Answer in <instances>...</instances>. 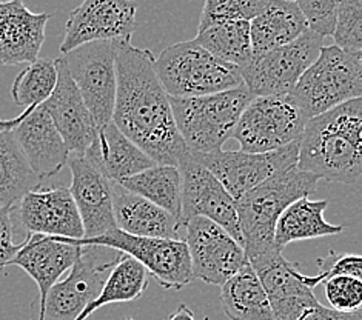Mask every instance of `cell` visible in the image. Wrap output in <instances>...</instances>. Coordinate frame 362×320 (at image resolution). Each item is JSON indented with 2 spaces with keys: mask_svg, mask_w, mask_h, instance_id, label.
Here are the masks:
<instances>
[{
  "mask_svg": "<svg viewBox=\"0 0 362 320\" xmlns=\"http://www.w3.org/2000/svg\"><path fill=\"white\" fill-rule=\"evenodd\" d=\"M116 100L113 122L156 165L177 167L187 146L180 137L170 96L154 70L150 49L132 39L117 40Z\"/></svg>",
  "mask_w": 362,
  "mask_h": 320,
  "instance_id": "6da1fadb",
  "label": "cell"
},
{
  "mask_svg": "<svg viewBox=\"0 0 362 320\" xmlns=\"http://www.w3.org/2000/svg\"><path fill=\"white\" fill-rule=\"evenodd\" d=\"M298 168L319 180L359 186L362 179V99L344 102L307 120Z\"/></svg>",
  "mask_w": 362,
  "mask_h": 320,
  "instance_id": "7a4b0ae2",
  "label": "cell"
},
{
  "mask_svg": "<svg viewBox=\"0 0 362 320\" xmlns=\"http://www.w3.org/2000/svg\"><path fill=\"white\" fill-rule=\"evenodd\" d=\"M319 179L298 165L276 172L236 201V211L247 261L276 249L274 228L281 214L303 197L316 191Z\"/></svg>",
  "mask_w": 362,
  "mask_h": 320,
  "instance_id": "3957f363",
  "label": "cell"
},
{
  "mask_svg": "<svg viewBox=\"0 0 362 320\" xmlns=\"http://www.w3.org/2000/svg\"><path fill=\"white\" fill-rule=\"evenodd\" d=\"M244 85L201 97H170L177 131L189 153L221 151L252 100Z\"/></svg>",
  "mask_w": 362,
  "mask_h": 320,
  "instance_id": "277c9868",
  "label": "cell"
},
{
  "mask_svg": "<svg viewBox=\"0 0 362 320\" xmlns=\"http://www.w3.org/2000/svg\"><path fill=\"white\" fill-rule=\"evenodd\" d=\"M154 70L170 97L188 99L244 85L240 68L214 57L194 40L170 45L154 59Z\"/></svg>",
  "mask_w": 362,
  "mask_h": 320,
  "instance_id": "5b68a950",
  "label": "cell"
},
{
  "mask_svg": "<svg viewBox=\"0 0 362 320\" xmlns=\"http://www.w3.org/2000/svg\"><path fill=\"white\" fill-rule=\"evenodd\" d=\"M308 119L362 96V53L322 47L290 93Z\"/></svg>",
  "mask_w": 362,
  "mask_h": 320,
  "instance_id": "8992f818",
  "label": "cell"
},
{
  "mask_svg": "<svg viewBox=\"0 0 362 320\" xmlns=\"http://www.w3.org/2000/svg\"><path fill=\"white\" fill-rule=\"evenodd\" d=\"M307 120L291 94L253 97L231 137L244 153H272L299 142Z\"/></svg>",
  "mask_w": 362,
  "mask_h": 320,
  "instance_id": "52a82bcc",
  "label": "cell"
},
{
  "mask_svg": "<svg viewBox=\"0 0 362 320\" xmlns=\"http://www.w3.org/2000/svg\"><path fill=\"white\" fill-rule=\"evenodd\" d=\"M81 256L65 279L56 282L47 294L36 320H76L99 296L113 266L124 253L108 247H81Z\"/></svg>",
  "mask_w": 362,
  "mask_h": 320,
  "instance_id": "ba28073f",
  "label": "cell"
},
{
  "mask_svg": "<svg viewBox=\"0 0 362 320\" xmlns=\"http://www.w3.org/2000/svg\"><path fill=\"white\" fill-rule=\"evenodd\" d=\"M60 239L76 247L99 245L120 251L139 262L165 290H180L194 280L187 245L180 239L133 236L117 228L93 239Z\"/></svg>",
  "mask_w": 362,
  "mask_h": 320,
  "instance_id": "9c48e42d",
  "label": "cell"
},
{
  "mask_svg": "<svg viewBox=\"0 0 362 320\" xmlns=\"http://www.w3.org/2000/svg\"><path fill=\"white\" fill-rule=\"evenodd\" d=\"M322 47L324 37L308 28L296 40L256 56L240 68L243 83L252 97L290 94Z\"/></svg>",
  "mask_w": 362,
  "mask_h": 320,
  "instance_id": "30bf717a",
  "label": "cell"
},
{
  "mask_svg": "<svg viewBox=\"0 0 362 320\" xmlns=\"http://www.w3.org/2000/svg\"><path fill=\"white\" fill-rule=\"evenodd\" d=\"M62 57L94 124L98 128L110 124L117 86V40L85 43Z\"/></svg>",
  "mask_w": 362,
  "mask_h": 320,
  "instance_id": "8fae6325",
  "label": "cell"
},
{
  "mask_svg": "<svg viewBox=\"0 0 362 320\" xmlns=\"http://www.w3.org/2000/svg\"><path fill=\"white\" fill-rule=\"evenodd\" d=\"M177 168L180 171V219L184 227L192 218H205L218 223L243 245L236 201L221 182L188 150L180 155Z\"/></svg>",
  "mask_w": 362,
  "mask_h": 320,
  "instance_id": "7c38bea8",
  "label": "cell"
},
{
  "mask_svg": "<svg viewBox=\"0 0 362 320\" xmlns=\"http://www.w3.org/2000/svg\"><path fill=\"white\" fill-rule=\"evenodd\" d=\"M298 151L299 142L261 154L244 153L240 150L192 154L221 182L230 196L238 201L276 172L298 165Z\"/></svg>",
  "mask_w": 362,
  "mask_h": 320,
  "instance_id": "4fadbf2b",
  "label": "cell"
},
{
  "mask_svg": "<svg viewBox=\"0 0 362 320\" xmlns=\"http://www.w3.org/2000/svg\"><path fill=\"white\" fill-rule=\"evenodd\" d=\"M248 263L262 283L274 320H298L308 308L319 302L313 294V288L324 282L322 275L300 273L299 266L288 262L282 251L274 249Z\"/></svg>",
  "mask_w": 362,
  "mask_h": 320,
  "instance_id": "5bb4252c",
  "label": "cell"
},
{
  "mask_svg": "<svg viewBox=\"0 0 362 320\" xmlns=\"http://www.w3.org/2000/svg\"><path fill=\"white\" fill-rule=\"evenodd\" d=\"M185 228L184 242L193 279L222 285L248 262L244 247L218 223L205 218H192L185 222Z\"/></svg>",
  "mask_w": 362,
  "mask_h": 320,
  "instance_id": "9a60e30c",
  "label": "cell"
},
{
  "mask_svg": "<svg viewBox=\"0 0 362 320\" xmlns=\"http://www.w3.org/2000/svg\"><path fill=\"white\" fill-rule=\"evenodd\" d=\"M134 0H83L70 13L60 53L85 43L128 39L137 28Z\"/></svg>",
  "mask_w": 362,
  "mask_h": 320,
  "instance_id": "2e32d148",
  "label": "cell"
},
{
  "mask_svg": "<svg viewBox=\"0 0 362 320\" xmlns=\"http://www.w3.org/2000/svg\"><path fill=\"white\" fill-rule=\"evenodd\" d=\"M17 215L28 235L83 239L81 215L66 186L31 189L19 201Z\"/></svg>",
  "mask_w": 362,
  "mask_h": 320,
  "instance_id": "e0dca14e",
  "label": "cell"
},
{
  "mask_svg": "<svg viewBox=\"0 0 362 320\" xmlns=\"http://www.w3.org/2000/svg\"><path fill=\"white\" fill-rule=\"evenodd\" d=\"M71 171L70 193L83 225V239L99 237L116 228L113 201L115 184L85 158L68 159Z\"/></svg>",
  "mask_w": 362,
  "mask_h": 320,
  "instance_id": "ac0fdd59",
  "label": "cell"
},
{
  "mask_svg": "<svg viewBox=\"0 0 362 320\" xmlns=\"http://www.w3.org/2000/svg\"><path fill=\"white\" fill-rule=\"evenodd\" d=\"M54 62L57 68V83L42 107L53 120L70 154L83 155L96 137L98 126L71 79L64 57L54 59Z\"/></svg>",
  "mask_w": 362,
  "mask_h": 320,
  "instance_id": "d6986e66",
  "label": "cell"
},
{
  "mask_svg": "<svg viewBox=\"0 0 362 320\" xmlns=\"http://www.w3.org/2000/svg\"><path fill=\"white\" fill-rule=\"evenodd\" d=\"M11 133L25 160L40 182L57 174L70 159L62 136L42 105L30 107Z\"/></svg>",
  "mask_w": 362,
  "mask_h": 320,
  "instance_id": "ffe728a7",
  "label": "cell"
},
{
  "mask_svg": "<svg viewBox=\"0 0 362 320\" xmlns=\"http://www.w3.org/2000/svg\"><path fill=\"white\" fill-rule=\"evenodd\" d=\"M49 13H33L23 0L0 2V65L33 64L45 42Z\"/></svg>",
  "mask_w": 362,
  "mask_h": 320,
  "instance_id": "44dd1931",
  "label": "cell"
},
{
  "mask_svg": "<svg viewBox=\"0 0 362 320\" xmlns=\"http://www.w3.org/2000/svg\"><path fill=\"white\" fill-rule=\"evenodd\" d=\"M81 247L68 244L54 236L28 235L23 240L22 248L10 262V266L22 268L36 282L39 288L37 311L44 307L51 287L71 270L77 257L81 256Z\"/></svg>",
  "mask_w": 362,
  "mask_h": 320,
  "instance_id": "7402d4cb",
  "label": "cell"
},
{
  "mask_svg": "<svg viewBox=\"0 0 362 320\" xmlns=\"http://www.w3.org/2000/svg\"><path fill=\"white\" fill-rule=\"evenodd\" d=\"M83 155L115 185L156 165L113 122L98 128L96 137Z\"/></svg>",
  "mask_w": 362,
  "mask_h": 320,
  "instance_id": "603a6c76",
  "label": "cell"
},
{
  "mask_svg": "<svg viewBox=\"0 0 362 320\" xmlns=\"http://www.w3.org/2000/svg\"><path fill=\"white\" fill-rule=\"evenodd\" d=\"M308 30L304 14L296 2L290 0H264V6L250 20L253 57L296 40Z\"/></svg>",
  "mask_w": 362,
  "mask_h": 320,
  "instance_id": "cb8c5ba5",
  "label": "cell"
},
{
  "mask_svg": "<svg viewBox=\"0 0 362 320\" xmlns=\"http://www.w3.org/2000/svg\"><path fill=\"white\" fill-rule=\"evenodd\" d=\"M113 213L116 228L133 236L179 239V230L182 228V223L170 213L120 186L119 191L115 188Z\"/></svg>",
  "mask_w": 362,
  "mask_h": 320,
  "instance_id": "d4e9b609",
  "label": "cell"
},
{
  "mask_svg": "<svg viewBox=\"0 0 362 320\" xmlns=\"http://www.w3.org/2000/svg\"><path fill=\"white\" fill-rule=\"evenodd\" d=\"M327 206H329V201H324V198L312 201L308 197H303L293 202L276 223L273 237L276 249L282 251L293 242L341 235L344 227L325 220L324 213Z\"/></svg>",
  "mask_w": 362,
  "mask_h": 320,
  "instance_id": "484cf974",
  "label": "cell"
},
{
  "mask_svg": "<svg viewBox=\"0 0 362 320\" xmlns=\"http://www.w3.org/2000/svg\"><path fill=\"white\" fill-rule=\"evenodd\" d=\"M221 288L223 314L230 320H274L270 300L248 262Z\"/></svg>",
  "mask_w": 362,
  "mask_h": 320,
  "instance_id": "4316f807",
  "label": "cell"
},
{
  "mask_svg": "<svg viewBox=\"0 0 362 320\" xmlns=\"http://www.w3.org/2000/svg\"><path fill=\"white\" fill-rule=\"evenodd\" d=\"M125 191L141 196L165 210L180 223V171L173 165H153L117 184ZM184 227V225H182Z\"/></svg>",
  "mask_w": 362,
  "mask_h": 320,
  "instance_id": "83f0119b",
  "label": "cell"
},
{
  "mask_svg": "<svg viewBox=\"0 0 362 320\" xmlns=\"http://www.w3.org/2000/svg\"><path fill=\"white\" fill-rule=\"evenodd\" d=\"M150 274L130 256L124 254L113 266L99 296L85 308L76 320H87L94 311L110 304H122L139 299L148 287Z\"/></svg>",
  "mask_w": 362,
  "mask_h": 320,
  "instance_id": "f1b7e54d",
  "label": "cell"
},
{
  "mask_svg": "<svg viewBox=\"0 0 362 320\" xmlns=\"http://www.w3.org/2000/svg\"><path fill=\"white\" fill-rule=\"evenodd\" d=\"M11 131L0 133V210L14 206L28 191L40 186Z\"/></svg>",
  "mask_w": 362,
  "mask_h": 320,
  "instance_id": "f546056e",
  "label": "cell"
},
{
  "mask_svg": "<svg viewBox=\"0 0 362 320\" xmlns=\"http://www.w3.org/2000/svg\"><path fill=\"white\" fill-rule=\"evenodd\" d=\"M193 40L214 57L239 68H244L253 59L250 22L238 20L214 25L197 32Z\"/></svg>",
  "mask_w": 362,
  "mask_h": 320,
  "instance_id": "4dcf8cb0",
  "label": "cell"
},
{
  "mask_svg": "<svg viewBox=\"0 0 362 320\" xmlns=\"http://www.w3.org/2000/svg\"><path fill=\"white\" fill-rule=\"evenodd\" d=\"M57 83L54 59H37L22 70L13 82L11 96L16 105L25 108L44 103Z\"/></svg>",
  "mask_w": 362,
  "mask_h": 320,
  "instance_id": "1f68e13d",
  "label": "cell"
},
{
  "mask_svg": "<svg viewBox=\"0 0 362 320\" xmlns=\"http://www.w3.org/2000/svg\"><path fill=\"white\" fill-rule=\"evenodd\" d=\"M262 6L264 0H205L199 31L227 22H250L259 14Z\"/></svg>",
  "mask_w": 362,
  "mask_h": 320,
  "instance_id": "d6a6232c",
  "label": "cell"
},
{
  "mask_svg": "<svg viewBox=\"0 0 362 320\" xmlns=\"http://www.w3.org/2000/svg\"><path fill=\"white\" fill-rule=\"evenodd\" d=\"M332 36L344 51L362 49V0H341Z\"/></svg>",
  "mask_w": 362,
  "mask_h": 320,
  "instance_id": "836d02e7",
  "label": "cell"
},
{
  "mask_svg": "<svg viewBox=\"0 0 362 320\" xmlns=\"http://www.w3.org/2000/svg\"><path fill=\"white\" fill-rule=\"evenodd\" d=\"M325 297L333 309L353 313L362 305V282L351 275H334L322 282Z\"/></svg>",
  "mask_w": 362,
  "mask_h": 320,
  "instance_id": "e575fe53",
  "label": "cell"
},
{
  "mask_svg": "<svg viewBox=\"0 0 362 320\" xmlns=\"http://www.w3.org/2000/svg\"><path fill=\"white\" fill-rule=\"evenodd\" d=\"M300 13L304 14L308 28L319 36H332L336 10L341 0H295Z\"/></svg>",
  "mask_w": 362,
  "mask_h": 320,
  "instance_id": "d590c367",
  "label": "cell"
},
{
  "mask_svg": "<svg viewBox=\"0 0 362 320\" xmlns=\"http://www.w3.org/2000/svg\"><path fill=\"white\" fill-rule=\"evenodd\" d=\"M319 274L327 280L334 275H351V278H362V257L358 254L332 253L325 257L317 259Z\"/></svg>",
  "mask_w": 362,
  "mask_h": 320,
  "instance_id": "8d00e7d4",
  "label": "cell"
},
{
  "mask_svg": "<svg viewBox=\"0 0 362 320\" xmlns=\"http://www.w3.org/2000/svg\"><path fill=\"white\" fill-rule=\"evenodd\" d=\"M13 210L14 206L0 210V271L10 266V262L23 245V240L21 244H14L13 240Z\"/></svg>",
  "mask_w": 362,
  "mask_h": 320,
  "instance_id": "74e56055",
  "label": "cell"
},
{
  "mask_svg": "<svg viewBox=\"0 0 362 320\" xmlns=\"http://www.w3.org/2000/svg\"><path fill=\"white\" fill-rule=\"evenodd\" d=\"M298 320H362V311H353V313H341L333 308H325L317 302L316 305L308 308Z\"/></svg>",
  "mask_w": 362,
  "mask_h": 320,
  "instance_id": "f35d334b",
  "label": "cell"
},
{
  "mask_svg": "<svg viewBox=\"0 0 362 320\" xmlns=\"http://www.w3.org/2000/svg\"><path fill=\"white\" fill-rule=\"evenodd\" d=\"M124 320H134L133 317H127ZM168 320H196L194 313L189 309L185 304H180L173 314L168 317Z\"/></svg>",
  "mask_w": 362,
  "mask_h": 320,
  "instance_id": "ab89813d",
  "label": "cell"
},
{
  "mask_svg": "<svg viewBox=\"0 0 362 320\" xmlns=\"http://www.w3.org/2000/svg\"><path fill=\"white\" fill-rule=\"evenodd\" d=\"M27 109H28V108H25V111L22 112V114H21V116H17V117H14V119H8V120L0 119V133H4V131H11V129H14V128L17 126V124H19L21 120L25 117V114H27Z\"/></svg>",
  "mask_w": 362,
  "mask_h": 320,
  "instance_id": "60d3db41",
  "label": "cell"
},
{
  "mask_svg": "<svg viewBox=\"0 0 362 320\" xmlns=\"http://www.w3.org/2000/svg\"><path fill=\"white\" fill-rule=\"evenodd\" d=\"M290 2H295V0H290Z\"/></svg>",
  "mask_w": 362,
  "mask_h": 320,
  "instance_id": "b9f144b4",
  "label": "cell"
}]
</instances>
